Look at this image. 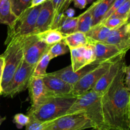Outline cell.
I'll use <instances>...</instances> for the list:
<instances>
[{
  "instance_id": "17",
  "label": "cell",
  "mask_w": 130,
  "mask_h": 130,
  "mask_svg": "<svg viewBox=\"0 0 130 130\" xmlns=\"http://www.w3.org/2000/svg\"><path fill=\"white\" fill-rule=\"evenodd\" d=\"M124 60V57L119 60L113 62L111 66H110V67H109V70L100 79V80L98 81L97 83L95 85V86H94V88L91 90L102 96L103 94L106 91L109 85H110V83L114 80V77H116V76L118 74L119 68H120L121 66L122 63Z\"/></svg>"
},
{
  "instance_id": "6",
  "label": "cell",
  "mask_w": 130,
  "mask_h": 130,
  "mask_svg": "<svg viewBox=\"0 0 130 130\" xmlns=\"http://www.w3.org/2000/svg\"><path fill=\"white\" fill-rule=\"evenodd\" d=\"M34 67L23 60L8 86L2 91L5 96L13 97L28 88L29 82L34 72Z\"/></svg>"
},
{
  "instance_id": "31",
  "label": "cell",
  "mask_w": 130,
  "mask_h": 130,
  "mask_svg": "<svg viewBox=\"0 0 130 130\" xmlns=\"http://www.w3.org/2000/svg\"><path fill=\"white\" fill-rule=\"evenodd\" d=\"M30 118L28 116L23 114H17L13 117V123L16 124L19 129H22L24 126H25L29 122Z\"/></svg>"
},
{
  "instance_id": "32",
  "label": "cell",
  "mask_w": 130,
  "mask_h": 130,
  "mask_svg": "<svg viewBox=\"0 0 130 130\" xmlns=\"http://www.w3.org/2000/svg\"><path fill=\"white\" fill-rule=\"evenodd\" d=\"M126 1V0H115V1H114V3H112V5H111L110 8H109V10H108L107 12L106 13L105 16L104 17L102 20L100 22H102L104 21V20L109 19V18L111 16V15H112V14L114 13L119 7H120Z\"/></svg>"
},
{
  "instance_id": "44",
  "label": "cell",
  "mask_w": 130,
  "mask_h": 130,
  "mask_svg": "<svg viewBox=\"0 0 130 130\" xmlns=\"http://www.w3.org/2000/svg\"><path fill=\"white\" fill-rule=\"evenodd\" d=\"M129 130H130V129H129Z\"/></svg>"
},
{
  "instance_id": "1",
  "label": "cell",
  "mask_w": 130,
  "mask_h": 130,
  "mask_svg": "<svg viewBox=\"0 0 130 130\" xmlns=\"http://www.w3.org/2000/svg\"><path fill=\"white\" fill-rule=\"evenodd\" d=\"M124 60L106 91L102 96V107L107 130H129L130 93L124 84Z\"/></svg>"
},
{
  "instance_id": "30",
  "label": "cell",
  "mask_w": 130,
  "mask_h": 130,
  "mask_svg": "<svg viewBox=\"0 0 130 130\" xmlns=\"http://www.w3.org/2000/svg\"><path fill=\"white\" fill-rule=\"evenodd\" d=\"M30 118L29 122L25 126V130H44L46 128L50 121L42 122L38 120L32 116L27 115Z\"/></svg>"
},
{
  "instance_id": "29",
  "label": "cell",
  "mask_w": 130,
  "mask_h": 130,
  "mask_svg": "<svg viewBox=\"0 0 130 130\" xmlns=\"http://www.w3.org/2000/svg\"><path fill=\"white\" fill-rule=\"evenodd\" d=\"M129 11L130 0H126L109 18H121V19H125L128 20Z\"/></svg>"
},
{
  "instance_id": "37",
  "label": "cell",
  "mask_w": 130,
  "mask_h": 130,
  "mask_svg": "<svg viewBox=\"0 0 130 130\" xmlns=\"http://www.w3.org/2000/svg\"><path fill=\"white\" fill-rule=\"evenodd\" d=\"M4 65H5V61H4V58L2 55H0V84L1 83V80H2L3 74V70H4Z\"/></svg>"
},
{
  "instance_id": "12",
  "label": "cell",
  "mask_w": 130,
  "mask_h": 130,
  "mask_svg": "<svg viewBox=\"0 0 130 130\" xmlns=\"http://www.w3.org/2000/svg\"><path fill=\"white\" fill-rule=\"evenodd\" d=\"M71 66L74 71H77L95 61V52L91 44L70 50Z\"/></svg>"
},
{
  "instance_id": "7",
  "label": "cell",
  "mask_w": 130,
  "mask_h": 130,
  "mask_svg": "<svg viewBox=\"0 0 130 130\" xmlns=\"http://www.w3.org/2000/svg\"><path fill=\"white\" fill-rule=\"evenodd\" d=\"M93 128L84 113L67 114L50 121L44 130H83Z\"/></svg>"
},
{
  "instance_id": "33",
  "label": "cell",
  "mask_w": 130,
  "mask_h": 130,
  "mask_svg": "<svg viewBox=\"0 0 130 130\" xmlns=\"http://www.w3.org/2000/svg\"><path fill=\"white\" fill-rule=\"evenodd\" d=\"M50 1H52L53 10H54V19H53V23H54L57 17L59 15V10L61 7V5H62V0H50Z\"/></svg>"
},
{
  "instance_id": "2",
  "label": "cell",
  "mask_w": 130,
  "mask_h": 130,
  "mask_svg": "<svg viewBox=\"0 0 130 130\" xmlns=\"http://www.w3.org/2000/svg\"><path fill=\"white\" fill-rule=\"evenodd\" d=\"M84 113L95 130H107L102 107V96L93 90L78 96L67 114Z\"/></svg>"
},
{
  "instance_id": "27",
  "label": "cell",
  "mask_w": 130,
  "mask_h": 130,
  "mask_svg": "<svg viewBox=\"0 0 130 130\" xmlns=\"http://www.w3.org/2000/svg\"><path fill=\"white\" fill-rule=\"evenodd\" d=\"M13 13L19 17L25 10L30 7L32 0H10Z\"/></svg>"
},
{
  "instance_id": "45",
  "label": "cell",
  "mask_w": 130,
  "mask_h": 130,
  "mask_svg": "<svg viewBox=\"0 0 130 130\" xmlns=\"http://www.w3.org/2000/svg\"></svg>"
},
{
  "instance_id": "34",
  "label": "cell",
  "mask_w": 130,
  "mask_h": 130,
  "mask_svg": "<svg viewBox=\"0 0 130 130\" xmlns=\"http://www.w3.org/2000/svg\"><path fill=\"white\" fill-rule=\"evenodd\" d=\"M124 73H125L124 84L130 93V64L128 66H126Z\"/></svg>"
},
{
  "instance_id": "23",
  "label": "cell",
  "mask_w": 130,
  "mask_h": 130,
  "mask_svg": "<svg viewBox=\"0 0 130 130\" xmlns=\"http://www.w3.org/2000/svg\"><path fill=\"white\" fill-rule=\"evenodd\" d=\"M39 40L50 47L62 41L64 36L57 29H50L43 32L36 34Z\"/></svg>"
},
{
  "instance_id": "11",
  "label": "cell",
  "mask_w": 130,
  "mask_h": 130,
  "mask_svg": "<svg viewBox=\"0 0 130 130\" xmlns=\"http://www.w3.org/2000/svg\"><path fill=\"white\" fill-rule=\"evenodd\" d=\"M89 39V38H88ZM90 40L89 44H91L95 52V62L102 63L104 62H114L125 57L126 52L121 50L115 46L106 44L102 42H96Z\"/></svg>"
},
{
  "instance_id": "43",
  "label": "cell",
  "mask_w": 130,
  "mask_h": 130,
  "mask_svg": "<svg viewBox=\"0 0 130 130\" xmlns=\"http://www.w3.org/2000/svg\"><path fill=\"white\" fill-rule=\"evenodd\" d=\"M129 128L130 129V116H129Z\"/></svg>"
},
{
  "instance_id": "9",
  "label": "cell",
  "mask_w": 130,
  "mask_h": 130,
  "mask_svg": "<svg viewBox=\"0 0 130 130\" xmlns=\"http://www.w3.org/2000/svg\"><path fill=\"white\" fill-rule=\"evenodd\" d=\"M112 63L111 62H104L88 72L73 86L72 93L74 95L78 97L92 90L100 79L109 70Z\"/></svg>"
},
{
  "instance_id": "35",
  "label": "cell",
  "mask_w": 130,
  "mask_h": 130,
  "mask_svg": "<svg viewBox=\"0 0 130 130\" xmlns=\"http://www.w3.org/2000/svg\"><path fill=\"white\" fill-rule=\"evenodd\" d=\"M75 7L79 9H84L88 5L86 0H72Z\"/></svg>"
},
{
  "instance_id": "42",
  "label": "cell",
  "mask_w": 130,
  "mask_h": 130,
  "mask_svg": "<svg viewBox=\"0 0 130 130\" xmlns=\"http://www.w3.org/2000/svg\"><path fill=\"white\" fill-rule=\"evenodd\" d=\"M129 21H130V11H129V15H128V22H129Z\"/></svg>"
},
{
  "instance_id": "18",
  "label": "cell",
  "mask_w": 130,
  "mask_h": 130,
  "mask_svg": "<svg viewBox=\"0 0 130 130\" xmlns=\"http://www.w3.org/2000/svg\"><path fill=\"white\" fill-rule=\"evenodd\" d=\"M78 19L70 17L64 13L59 14L52 26V29H57L63 36H67L77 31Z\"/></svg>"
},
{
  "instance_id": "19",
  "label": "cell",
  "mask_w": 130,
  "mask_h": 130,
  "mask_svg": "<svg viewBox=\"0 0 130 130\" xmlns=\"http://www.w3.org/2000/svg\"><path fill=\"white\" fill-rule=\"evenodd\" d=\"M114 1L115 0H97L93 3V26L99 24L102 20Z\"/></svg>"
},
{
  "instance_id": "24",
  "label": "cell",
  "mask_w": 130,
  "mask_h": 130,
  "mask_svg": "<svg viewBox=\"0 0 130 130\" xmlns=\"http://www.w3.org/2000/svg\"><path fill=\"white\" fill-rule=\"evenodd\" d=\"M94 4L93 3L90 8L84 13L77 17V31L86 33L93 26V10Z\"/></svg>"
},
{
  "instance_id": "28",
  "label": "cell",
  "mask_w": 130,
  "mask_h": 130,
  "mask_svg": "<svg viewBox=\"0 0 130 130\" xmlns=\"http://www.w3.org/2000/svg\"><path fill=\"white\" fill-rule=\"evenodd\" d=\"M100 23L110 30H114L124 24H128V20L121 18H109Z\"/></svg>"
},
{
  "instance_id": "20",
  "label": "cell",
  "mask_w": 130,
  "mask_h": 130,
  "mask_svg": "<svg viewBox=\"0 0 130 130\" xmlns=\"http://www.w3.org/2000/svg\"><path fill=\"white\" fill-rule=\"evenodd\" d=\"M63 40L69 50L85 46L90 43V40L86 34L79 31L65 36Z\"/></svg>"
},
{
  "instance_id": "14",
  "label": "cell",
  "mask_w": 130,
  "mask_h": 130,
  "mask_svg": "<svg viewBox=\"0 0 130 130\" xmlns=\"http://www.w3.org/2000/svg\"><path fill=\"white\" fill-rule=\"evenodd\" d=\"M100 64H102V63H98L95 61L93 63L85 66L83 68L77 71H74L72 70V66H71V65H70V66L62 69L58 70L55 72H51V74L53 76L61 79L65 82L74 86L88 72L93 70L94 69L97 67Z\"/></svg>"
},
{
  "instance_id": "3",
  "label": "cell",
  "mask_w": 130,
  "mask_h": 130,
  "mask_svg": "<svg viewBox=\"0 0 130 130\" xmlns=\"http://www.w3.org/2000/svg\"><path fill=\"white\" fill-rule=\"evenodd\" d=\"M77 96L55 97L35 109H30L27 115L32 116L42 122L53 121L67 115Z\"/></svg>"
},
{
  "instance_id": "4",
  "label": "cell",
  "mask_w": 130,
  "mask_h": 130,
  "mask_svg": "<svg viewBox=\"0 0 130 130\" xmlns=\"http://www.w3.org/2000/svg\"><path fill=\"white\" fill-rule=\"evenodd\" d=\"M6 48L1 55L5 61L1 85L2 91L8 86L15 72L24 60L22 38H15L6 44Z\"/></svg>"
},
{
  "instance_id": "16",
  "label": "cell",
  "mask_w": 130,
  "mask_h": 130,
  "mask_svg": "<svg viewBox=\"0 0 130 130\" xmlns=\"http://www.w3.org/2000/svg\"><path fill=\"white\" fill-rule=\"evenodd\" d=\"M102 43L115 46L123 52H128L130 49V36L127 24L112 30L106 40Z\"/></svg>"
},
{
  "instance_id": "38",
  "label": "cell",
  "mask_w": 130,
  "mask_h": 130,
  "mask_svg": "<svg viewBox=\"0 0 130 130\" xmlns=\"http://www.w3.org/2000/svg\"><path fill=\"white\" fill-rule=\"evenodd\" d=\"M48 0H32V3L31 5H30V7L32 8V7H35V6H39V5H42L44 3L46 2Z\"/></svg>"
},
{
  "instance_id": "36",
  "label": "cell",
  "mask_w": 130,
  "mask_h": 130,
  "mask_svg": "<svg viewBox=\"0 0 130 130\" xmlns=\"http://www.w3.org/2000/svg\"><path fill=\"white\" fill-rule=\"evenodd\" d=\"M72 1V0H62V5H61V7L59 10V14L64 13V12L66 11Z\"/></svg>"
},
{
  "instance_id": "15",
  "label": "cell",
  "mask_w": 130,
  "mask_h": 130,
  "mask_svg": "<svg viewBox=\"0 0 130 130\" xmlns=\"http://www.w3.org/2000/svg\"><path fill=\"white\" fill-rule=\"evenodd\" d=\"M54 19V10L52 1L48 0L42 4L37 19L34 30V34L43 32L52 29Z\"/></svg>"
},
{
  "instance_id": "26",
  "label": "cell",
  "mask_w": 130,
  "mask_h": 130,
  "mask_svg": "<svg viewBox=\"0 0 130 130\" xmlns=\"http://www.w3.org/2000/svg\"><path fill=\"white\" fill-rule=\"evenodd\" d=\"M52 60L48 53H46L40 58L38 63L34 67L33 76H44L46 74V69L48 67L50 62Z\"/></svg>"
},
{
  "instance_id": "5",
  "label": "cell",
  "mask_w": 130,
  "mask_h": 130,
  "mask_svg": "<svg viewBox=\"0 0 130 130\" xmlns=\"http://www.w3.org/2000/svg\"><path fill=\"white\" fill-rule=\"evenodd\" d=\"M41 5L25 10L13 23L11 27H8L7 37L5 45L15 38L32 34L36 24L37 19L39 13Z\"/></svg>"
},
{
  "instance_id": "10",
  "label": "cell",
  "mask_w": 130,
  "mask_h": 130,
  "mask_svg": "<svg viewBox=\"0 0 130 130\" xmlns=\"http://www.w3.org/2000/svg\"><path fill=\"white\" fill-rule=\"evenodd\" d=\"M28 90L31 103L30 109L38 107L55 98L46 88L42 76H32Z\"/></svg>"
},
{
  "instance_id": "25",
  "label": "cell",
  "mask_w": 130,
  "mask_h": 130,
  "mask_svg": "<svg viewBox=\"0 0 130 130\" xmlns=\"http://www.w3.org/2000/svg\"><path fill=\"white\" fill-rule=\"evenodd\" d=\"M69 52L70 50L69 47L66 44L64 41L62 40L59 43H56V44L51 46L48 49L47 53H48V55L50 56L51 59L52 60L53 58H56L58 56L66 54Z\"/></svg>"
},
{
  "instance_id": "8",
  "label": "cell",
  "mask_w": 130,
  "mask_h": 130,
  "mask_svg": "<svg viewBox=\"0 0 130 130\" xmlns=\"http://www.w3.org/2000/svg\"><path fill=\"white\" fill-rule=\"evenodd\" d=\"M24 60L30 66L35 67L40 58L48 52L50 46L39 40L36 34L21 37Z\"/></svg>"
},
{
  "instance_id": "41",
  "label": "cell",
  "mask_w": 130,
  "mask_h": 130,
  "mask_svg": "<svg viewBox=\"0 0 130 130\" xmlns=\"http://www.w3.org/2000/svg\"><path fill=\"white\" fill-rule=\"evenodd\" d=\"M2 93V87H1V84H0V95Z\"/></svg>"
},
{
  "instance_id": "39",
  "label": "cell",
  "mask_w": 130,
  "mask_h": 130,
  "mask_svg": "<svg viewBox=\"0 0 130 130\" xmlns=\"http://www.w3.org/2000/svg\"><path fill=\"white\" fill-rule=\"evenodd\" d=\"M5 119H6V118H5V117L3 118V117H1V116H0V126H1V124H2V123L5 120Z\"/></svg>"
},
{
  "instance_id": "13",
  "label": "cell",
  "mask_w": 130,
  "mask_h": 130,
  "mask_svg": "<svg viewBox=\"0 0 130 130\" xmlns=\"http://www.w3.org/2000/svg\"><path fill=\"white\" fill-rule=\"evenodd\" d=\"M43 79L46 88L54 97L75 96L72 93V85L65 82L51 73H46L43 76Z\"/></svg>"
},
{
  "instance_id": "22",
  "label": "cell",
  "mask_w": 130,
  "mask_h": 130,
  "mask_svg": "<svg viewBox=\"0 0 130 130\" xmlns=\"http://www.w3.org/2000/svg\"><path fill=\"white\" fill-rule=\"evenodd\" d=\"M17 19L11 11L10 0H0V24L11 27Z\"/></svg>"
},
{
  "instance_id": "21",
  "label": "cell",
  "mask_w": 130,
  "mask_h": 130,
  "mask_svg": "<svg viewBox=\"0 0 130 130\" xmlns=\"http://www.w3.org/2000/svg\"><path fill=\"white\" fill-rule=\"evenodd\" d=\"M111 30L102 24L99 23L91 27L85 34L90 40L96 42H104L109 37Z\"/></svg>"
},
{
  "instance_id": "40",
  "label": "cell",
  "mask_w": 130,
  "mask_h": 130,
  "mask_svg": "<svg viewBox=\"0 0 130 130\" xmlns=\"http://www.w3.org/2000/svg\"><path fill=\"white\" fill-rule=\"evenodd\" d=\"M127 25H128V32H129V34L130 36V21L127 24Z\"/></svg>"
}]
</instances>
